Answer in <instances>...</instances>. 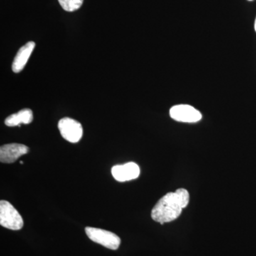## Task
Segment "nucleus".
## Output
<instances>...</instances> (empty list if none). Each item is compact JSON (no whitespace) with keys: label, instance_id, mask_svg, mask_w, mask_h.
<instances>
[{"label":"nucleus","instance_id":"obj_12","mask_svg":"<svg viewBox=\"0 0 256 256\" xmlns=\"http://www.w3.org/2000/svg\"><path fill=\"white\" fill-rule=\"evenodd\" d=\"M248 1H252V0H248Z\"/></svg>","mask_w":256,"mask_h":256},{"label":"nucleus","instance_id":"obj_7","mask_svg":"<svg viewBox=\"0 0 256 256\" xmlns=\"http://www.w3.org/2000/svg\"><path fill=\"white\" fill-rule=\"evenodd\" d=\"M28 152L24 144L12 143L4 144L0 148V161L2 163H13Z\"/></svg>","mask_w":256,"mask_h":256},{"label":"nucleus","instance_id":"obj_4","mask_svg":"<svg viewBox=\"0 0 256 256\" xmlns=\"http://www.w3.org/2000/svg\"><path fill=\"white\" fill-rule=\"evenodd\" d=\"M58 127L62 137L68 142L76 143L82 138L84 132L82 124L75 120L64 118L58 122Z\"/></svg>","mask_w":256,"mask_h":256},{"label":"nucleus","instance_id":"obj_11","mask_svg":"<svg viewBox=\"0 0 256 256\" xmlns=\"http://www.w3.org/2000/svg\"><path fill=\"white\" fill-rule=\"evenodd\" d=\"M255 30L256 32V21H255Z\"/></svg>","mask_w":256,"mask_h":256},{"label":"nucleus","instance_id":"obj_2","mask_svg":"<svg viewBox=\"0 0 256 256\" xmlns=\"http://www.w3.org/2000/svg\"><path fill=\"white\" fill-rule=\"evenodd\" d=\"M0 225L10 230H18L23 227L22 217L9 202H0Z\"/></svg>","mask_w":256,"mask_h":256},{"label":"nucleus","instance_id":"obj_10","mask_svg":"<svg viewBox=\"0 0 256 256\" xmlns=\"http://www.w3.org/2000/svg\"><path fill=\"white\" fill-rule=\"evenodd\" d=\"M62 8L65 11L72 12L82 8L84 0H58Z\"/></svg>","mask_w":256,"mask_h":256},{"label":"nucleus","instance_id":"obj_1","mask_svg":"<svg viewBox=\"0 0 256 256\" xmlns=\"http://www.w3.org/2000/svg\"><path fill=\"white\" fill-rule=\"evenodd\" d=\"M190 194L185 188H178L175 192H170L160 198L152 210V220L162 225L172 222L181 215L183 208L188 206Z\"/></svg>","mask_w":256,"mask_h":256},{"label":"nucleus","instance_id":"obj_6","mask_svg":"<svg viewBox=\"0 0 256 256\" xmlns=\"http://www.w3.org/2000/svg\"><path fill=\"white\" fill-rule=\"evenodd\" d=\"M112 176L117 181H130L137 178L140 174L139 166L134 162H128L124 164L116 165L111 170Z\"/></svg>","mask_w":256,"mask_h":256},{"label":"nucleus","instance_id":"obj_5","mask_svg":"<svg viewBox=\"0 0 256 256\" xmlns=\"http://www.w3.org/2000/svg\"><path fill=\"white\" fill-rule=\"evenodd\" d=\"M170 117L178 122L194 124L202 118V114L193 106L181 104L171 108L170 110Z\"/></svg>","mask_w":256,"mask_h":256},{"label":"nucleus","instance_id":"obj_8","mask_svg":"<svg viewBox=\"0 0 256 256\" xmlns=\"http://www.w3.org/2000/svg\"><path fill=\"white\" fill-rule=\"evenodd\" d=\"M35 44L34 42H30L26 43V44L24 45L16 54L15 56L14 62H13L12 68L13 72L18 74L21 72L24 68L26 63H28V58L30 56L32 55V52L34 50Z\"/></svg>","mask_w":256,"mask_h":256},{"label":"nucleus","instance_id":"obj_9","mask_svg":"<svg viewBox=\"0 0 256 256\" xmlns=\"http://www.w3.org/2000/svg\"><path fill=\"white\" fill-rule=\"evenodd\" d=\"M33 121V112L28 108H24L6 118L4 124L9 127H14L20 124H30Z\"/></svg>","mask_w":256,"mask_h":256},{"label":"nucleus","instance_id":"obj_3","mask_svg":"<svg viewBox=\"0 0 256 256\" xmlns=\"http://www.w3.org/2000/svg\"><path fill=\"white\" fill-rule=\"evenodd\" d=\"M86 234L92 242L108 248L111 250H117L120 244V238L116 234L104 229L86 227Z\"/></svg>","mask_w":256,"mask_h":256}]
</instances>
